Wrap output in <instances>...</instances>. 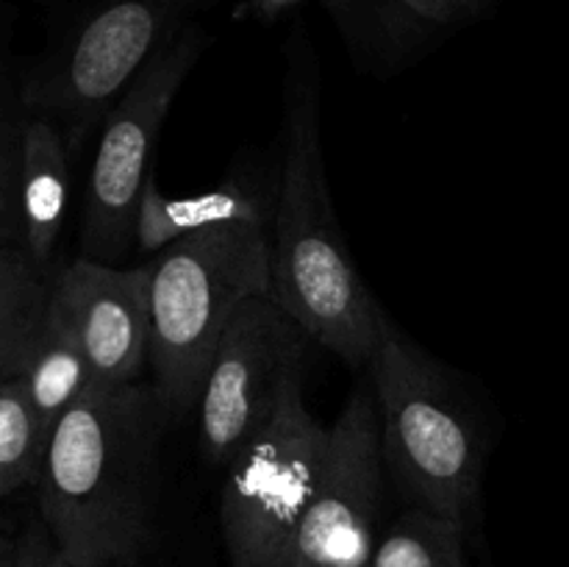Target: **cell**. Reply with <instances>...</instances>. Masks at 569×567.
I'll return each instance as SVG.
<instances>
[{
	"label": "cell",
	"instance_id": "1",
	"mask_svg": "<svg viewBox=\"0 0 569 567\" xmlns=\"http://www.w3.org/2000/svg\"><path fill=\"white\" fill-rule=\"evenodd\" d=\"M170 420L153 384H92L50 431L39 520L76 567H128L150 534L156 450Z\"/></svg>",
	"mask_w": 569,
	"mask_h": 567
},
{
	"label": "cell",
	"instance_id": "2",
	"mask_svg": "<svg viewBox=\"0 0 569 567\" xmlns=\"http://www.w3.org/2000/svg\"><path fill=\"white\" fill-rule=\"evenodd\" d=\"M270 298L353 370L370 367L381 306L361 281L345 245L320 142V98L306 64L287 94V145L270 231Z\"/></svg>",
	"mask_w": 569,
	"mask_h": 567
},
{
	"label": "cell",
	"instance_id": "3",
	"mask_svg": "<svg viewBox=\"0 0 569 567\" xmlns=\"http://www.w3.org/2000/svg\"><path fill=\"white\" fill-rule=\"evenodd\" d=\"M150 370L170 420L198 406L222 334L250 298L270 295V226L228 222L150 256Z\"/></svg>",
	"mask_w": 569,
	"mask_h": 567
},
{
	"label": "cell",
	"instance_id": "4",
	"mask_svg": "<svg viewBox=\"0 0 569 567\" xmlns=\"http://www.w3.org/2000/svg\"><path fill=\"white\" fill-rule=\"evenodd\" d=\"M383 467L411 506L472 526L481 504V434L442 367L381 311L370 361Z\"/></svg>",
	"mask_w": 569,
	"mask_h": 567
},
{
	"label": "cell",
	"instance_id": "5",
	"mask_svg": "<svg viewBox=\"0 0 569 567\" xmlns=\"http://www.w3.org/2000/svg\"><path fill=\"white\" fill-rule=\"evenodd\" d=\"M328 456V428L303 400V376L283 389L276 415L237 450L220 493L231 567H276L292 539Z\"/></svg>",
	"mask_w": 569,
	"mask_h": 567
},
{
	"label": "cell",
	"instance_id": "6",
	"mask_svg": "<svg viewBox=\"0 0 569 567\" xmlns=\"http://www.w3.org/2000/svg\"><path fill=\"white\" fill-rule=\"evenodd\" d=\"M203 37L183 28L111 106L83 195V259L117 265L133 245L142 187L153 170L156 142L178 89L198 64Z\"/></svg>",
	"mask_w": 569,
	"mask_h": 567
},
{
	"label": "cell",
	"instance_id": "7",
	"mask_svg": "<svg viewBox=\"0 0 569 567\" xmlns=\"http://www.w3.org/2000/svg\"><path fill=\"white\" fill-rule=\"evenodd\" d=\"M192 0H109L28 87V103L64 131L70 153L103 126L111 106L172 42Z\"/></svg>",
	"mask_w": 569,
	"mask_h": 567
},
{
	"label": "cell",
	"instance_id": "8",
	"mask_svg": "<svg viewBox=\"0 0 569 567\" xmlns=\"http://www.w3.org/2000/svg\"><path fill=\"white\" fill-rule=\"evenodd\" d=\"M309 334L270 295L250 298L222 334L200 387L198 439L206 461L226 467L276 415L289 381L303 376Z\"/></svg>",
	"mask_w": 569,
	"mask_h": 567
},
{
	"label": "cell",
	"instance_id": "9",
	"mask_svg": "<svg viewBox=\"0 0 569 567\" xmlns=\"http://www.w3.org/2000/svg\"><path fill=\"white\" fill-rule=\"evenodd\" d=\"M381 506V422L376 395L359 387L328 428L320 484L276 567H367Z\"/></svg>",
	"mask_w": 569,
	"mask_h": 567
},
{
	"label": "cell",
	"instance_id": "10",
	"mask_svg": "<svg viewBox=\"0 0 569 567\" xmlns=\"http://www.w3.org/2000/svg\"><path fill=\"white\" fill-rule=\"evenodd\" d=\"M92 365L94 384H133L150 365V270L76 259L50 284Z\"/></svg>",
	"mask_w": 569,
	"mask_h": 567
},
{
	"label": "cell",
	"instance_id": "11",
	"mask_svg": "<svg viewBox=\"0 0 569 567\" xmlns=\"http://www.w3.org/2000/svg\"><path fill=\"white\" fill-rule=\"evenodd\" d=\"M272 203L261 195L248 178H228L206 192L167 195L159 187L156 172L142 187L137 209V228H133V245L142 253L153 256L167 245L189 237V233L206 231V228L228 226V222H259L270 226Z\"/></svg>",
	"mask_w": 569,
	"mask_h": 567
},
{
	"label": "cell",
	"instance_id": "12",
	"mask_svg": "<svg viewBox=\"0 0 569 567\" xmlns=\"http://www.w3.org/2000/svg\"><path fill=\"white\" fill-rule=\"evenodd\" d=\"M70 200V145L50 117L22 120L20 237L37 270L50 265Z\"/></svg>",
	"mask_w": 569,
	"mask_h": 567
},
{
	"label": "cell",
	"instance_id": "13",
	"mask_svg": "<svg viewBox=\"0 0 569 567\" xmlns=\"http://www.w3.org/2000/svg\"><path fill=\"white\" fill-rule=\"evenodd\" d=\"M20 378L26 381L33 409L48 434L53 431L59 417L94 384L87 350L53 292H48V304Z\"/></svg>",
	"mask_w": 569,
	"mask_h": 567
},
{
	"label": "cell",
	"instance_id": "14",
	"mask_svg": "<svg viewBox=\"0 0 569 567\" xmlns=\"http://www.w3.org/2000/svg\"><path fill=\"white\" fill-rule=\"evenodd\" d=\"M465 537L448 517L409 506L381 528L367 567H467Z\"/></svg>",
	"mask_w": 569,
	"mask_h": 567
},
{
	"label": "cell",
	"instance_id": "15",
	"mask_svg": "<svg viewBox=\"0 0 569 567\" xmlns=\"http://www.w3.org/2000/svg\"><path fill=\"white\" fill-rule=\"evenodd\" d=\"M50 434L20 376L0 384V498L39 481Z\"/></svg>",
	"mask_w": 569,
	"mask_h": 567
},
{
	"label": "cell",
	"instance_id": "16",
	"mask_svg": "<svg viewBox=\"0 0 569 567\" xmlns=\"http://www.w3.org/2000/svg\"><path fill=\"white\" fill-rule=\"evenodd\" d=\"M48 292L50 284L39 278V270L26 253L0 281V384L22 372Z\"/></svg>",
	"mask_w": 569,
	"mask_h": 567
},
{
	"label": "cell",
	"instance_id": "17",
	"mask_svg": "<svg viewBox=\"0 0 569 567\" xmlns=\"http://www.w3.org/2000/svg\"><path fill=\"white\" fill-rule=\"evenodd\" d=\"M20 159L22 126L9 131L0 120V245L11 233H20Z\"/></svg>",
	"mask_w": 569,
	"mask_h": 567
},
{
	"label": "cell",
	"instance_id": "18",
	"mask_svg": "<svg viewBox=\"0 0 569 567\" xmlns=\"http://www.w3.org/2000/svg\"><path fill=\"white\" fill-rule=\"evenodd\" d=\"M17 567H76L61 556L44 523H31L17 537Z\"/></svg>",
	"mask_w": 569,
	"mask_h": 567
},
{
	"label": "cell",
	"instance_id": "19",
	"mask_svg": "<svg viewBox=\"0 0 569 567\" xmlns=\"http://www.w3.org/2000/svg\"><path fill=\"white\" fill-rule=\"evenodd\" d=\"M428 22H456L481 9L483 0H398Z\"/></svg>",
	"mask_w": 569,
	"mask_h": 567
},
{
	"label": "cell",
	"instance_id": "20",
	"mask_svg": "<svg viewBox=\"0 0 569 567\" xmlns=\"http://www.w3.org/2000/svg\"><path fill=\"white\" fill-rule=\"evenodd\" d=\"M0 567H17V537L0 534Z\"/></svg>",
	"mask_w": 569,
	"mask_h": 567
},
{
	"label": "cell",
	"instance_id": "21",
	"mask_svg": "<svg viewBox=\"0 0 569 567\" xmlns=\"http://www.w3.org/2000/svg\"><path fill=\"white\" fill-rule=\"evenodd\" d=\"M20 256H22V250L11 248V245H0V281H3L6 272L14 267V261L20 259Z\"/></svg>",
	"mask_w": 569,
	"mask_h": 567
},
{
	"label": "cell",
	"instance_id": "22",
	"mask_svg": "<svg viewBox=\"0 0 569 567\" xmlns=\"http://www.w3.org/2000/svg\"><path fill=\"white\" fill-rule=\"evenodd\" d=\"M128 567H131V565H128Z\"/></svg>",
	"mask_w": 569,
	"mask_h": 567
}]
</instances>
